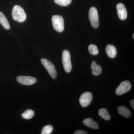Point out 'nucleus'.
Returning a JSON list of instances; mask_svg holds the SVG:
<instances>
[{
  "label": "nucleus",
  "instance_id": "nucleus-10",
  "mask_svg": "<svg viewBox=\"0 0 134 134\" xmlns=\"http://www.w3.org/2000/svg\"><path fill=\"white\" fill-rule=\"evenodd\" d=\"M105 50L107 54L110 58H114L117 55V50L113 45H107L106 47Z\"/></svg>",
  "mask_w": 134,
  "mask_h": 134
},
{
  "label": "nucleus",
  "instance_id": "nucleus-7",
  "mask_svg": "<svg viewBox=\"0 0 134 134\" xmlns=\"http://www.w3.org/2000/svg\"><path fill=\"white\" fill-rule=\"evenodd\" d=\"M92 99V96L91 93L89 92H86L82 94L80 97L79 102L82 107H86L90 104Z\"/></svg>",
  "mask_w": 134,
  "mask_h": 134
},
{
  "label": "nucleus",
  "instance_id": "nucleus-18",
  "mask_svg": "<svg viewBox=\"0 0 134 134\" xmlns=\"http://www.w3.org/2000/svg\"><path fill=\"white\" fill-rule=\"evenodd\" d=\"M72 0H54V2L58 5L61 6H68L70 4Z\"/></svg>",
  "mask_w": 134,
  "mask_h": 134
},
{
  "label": "nucleus",
  "instance_id": "nucleus-13",
  "mask_svg": "<svg viewBox=\"0 0 134 134\" xmlns=\"http://www.w3.org/2000/svg\"><path fill=\"white\" fill-rule=\"evenodd\" d=\"M83 123L86 126L93 129H97L99 127V125L97 122H95L92 119L88 118L83 121Z\"/></svg>",
  "mask_w": 134,
  "mask_h": 134
},
{
  "label": "nucleus",
  "instance_id": "nucleus-21",
  "mask_svg": "<svg viewBox=\"0 0 134 134\" xmlns=\"http://www.w3.org/2000/svg\"><path fill=\"white\" fill-rule=\"evenodd\" d=\"M130 105L132 106V108L134 109V99H132L130 100Z\"/></svg>",
  "mask_w": 134,
  "mask_h": 134
},
{
  "label": "nucleus",
  "instance_id": "nucleus-16",
  "mask_svg": "<svg viewBox=\"0 0 134 134\" xmlns=\"http://www.w3.org/2000/svg\"><path fill=\"white\" fill-rule=\"evenodd\" d=\"M34 116V112L32 110H28L23 113L22 116L23 118L26 119H31Z\"/></svg>",
  "mask_w": 134,
  "mask_h": 134
},
{
  "label": "nucleus",
  "instance_id": "nucleus-19",
  "mask_svg": "<svg viewBox=\"0 0 134 134\" xmlns=\"http://www.w3.org/2000/svg\"><path fill=\"white\" fill-rule=\"evenodd\" d=\"M53 130V127L50 125H47L43 127L41 132V134H50Z\"/></svg>",
  "mask_w": 134,
  "mask_h": 134
},
{
  "label": "nucleus",
  "instance_id": "nucleus-12",
  "mask_svg": "<svg viewBox=\"0 0 134 134\" xmlns=\"http://www.w3.org/2000/svg\"><path fill=\"white\" fill-rule=\"evenodd\" d=\"M91 68L92 70V74L94 76L99 75L102 72V68L100 66L97 65L96 61H93L91 63Z\"/></svg>",
  "mask_w": 134,
  "mask_h": 134
},
{
  "label": "nucleus",
  "instance_id": "nucleus-22",
  "mask_svg": "<svg viewBox=\"0 0 134 134\" xmlns=\"http://www.w3.org/2000/svg\"><path fill=\"white\" fill-rule=\"evenodd\" d=\"M134 34H133V38H134Z\"/></svg>",
  "mask_w": 134,
  "mask_h": 134
},
{
  "label": "nucleus",
  "instance_id": "nucleus-14",
  "mask_svg": "<svg viewBox=\"0 0 134 134\" xmlns=\"http://www.w3.org/2000/svg\"><path fill=\"white\" fill-rule=\"evenodd\" d=\"M0 23L5 29L9 30L10 26L7 19L2 12L0 11Z\"/></svg>",
  "mask_w": 134,
  "mask_h": 134
},
{
  "label": "nucleus",
  "instance_id": "nucleus-1",
  "mask_svg": "<svg viewBox=\"0 0 134 134\" xmlns=\"http://www.w3.org/2000/svg\"><path fill=\"white\" fill-rule=\"evenodd\" d=\"M12 15L13 19L17 22L22 23L26 19V15L23 9L19 5H15L12 8Z\"/></svg>",
  "mask_w": 134,
  "mask_h": 134
},
{
  "label": "nucleus",
  "instance_id": "nucleus-4",
  "mask_svg": "<svg viewBox=\"0 0 134 134\" xmlns=\"http://www.w3.org/2000/svg\"><path fill=\"white\" fill-rule=\"evenodd\" d=\"M89 18L92 27L94 28H97L99 26V19L97 10L94 7H92L90 8L89 12Z\"/></svg>",
  "mask_w": 134,
  "mask_h": 134
},
{
  "label": "nucleus",
  "instance_id": "nucleus-11",
  "mask_svg": "<svg viewBox=\"0 0 134 134\" xmlns=\"http://www.w3.org/2000/svg\"><path fill=\"white\" fill-rule=\"evenodd\" d=\"M117 111L119 114L126 118L131 117L132 113L128 108L123 106H120L117 108Z\"/></svg>",
  "mask_w": 134,
  "mask_h": 134
},
{
  "label": "nucleus",
  "instance_id": "nucleus-6",
  "mask_svg": "<svg viewBox=\"0 0 134 134\" xmlns=\"http://www.w3.org/2000/svg\"><path fill=\"white\" fill-rule=\"evenodd\" d=\"M132 88V85L130 82L125 81L122 82L116 89V94L119 96L123 95L129 91Z\"/></svg>",
  "mask_w": 134,
  "mask_h": 134
},
{
  "label": "nucleus",
  "instance_id": "nucleus-2",
  "mask_svg": "<svg viewBox=\"0 0 134 134\" xmlns=\"http://www.w3.org/2000/svg\"><path fill=\"white\" fill-rule=\"evenodd\" d=\"M62 62L64 70L67 73H70L72 69V65L70 52L66 50H64L62 53Z\"/></svg>",
  "mask_w": 134,
  "mask_h": 134
},
{
  "label": "nucleus",
  "instance_id": "nucleus-9",
  "mask_svg": "<svg viewBox=\"0 0 134 134\" xmlns=\"http://www.w3.org/2000/svg\"><path fill=\"white\" fill-rule=\"evenodd\" d=\"M117 14L120 19L122 20H125L127 17V12L126 9L122 3H118L117 5Z\"/></svg>",
  "mask_w": 134,
  "mask_h": 134
},
{
  "label": "nucleus",
  "instance_id": "nucleus-20",
  "mask_svg": "<svg viewBox=\"0 0 134 134\" xmlns=\"http://www.w3.org/2000/svg\"><path fill=\"white\" fill-rule=\"evenodd\" d=\"M74 134H87V132L83 131V130H77L74 133Z\"/></svg>",
  "mask_w": 134,
  "mask_h": 134
},
{
  "label": "nucleus",
  "instance_id": "nucleus-3",
  "mask_svg": "<svg viewBox=\"0 0 134 134\" xmlns=\"http://www.w3.org/2000/svg\"><path fill=\"white\" fill-rule=\"evenodd\" d=\"M52 21L53 27L56 31L62 32L64 30V22L62 16L58 15L53 16Z\"/></svg>",
  "mask_w": 134,
  "mask_h": 134
},
{
  "label": "nucleus",
  "instance_id": "nucleus-5",
  "mask_svg": "<svg viewBox=\"0 0 134 134\" xmlns=\"http://www.w3.org/2000/svg\"><path fill=\"white\" fill-rule=\"evenodd\" d=\"M41 61L42 64L48 71L50 76L53 79H55L57 77V72L53 64L50 61L46 59H41Z\"/></svg>",
  "mask_w": 134,
  "mask_h": 134
},
{
  "label": "nucleus",
  "instance_id": "nucleus-15",
  "mask_svg": "<svg viewBox=\"0 0 134 134\" xmlns=\"http://www.w3.org/2000/svg\"><path fill=\"white\" fill-rule=\"evenodd\" d=\"M98 114L100 117L106 120H109L110 119V116L108 111L105 108H102L99 109Z\"/></svg>",
  "mask_w": 134,
  "mask_h": 134
},
{
  "label": "nucleus",
  "instance_id": "nucleus-8",
  "mask_svg": "<svg viewBox=\"0 0 134 134\" xmlns=\"http://www.w3.org/2000/svg\"><path fill=\"white\" fill-rule=\"evenodd\" d=\"M17 81L21 84L29 85L35 83L37 81V79L31 76H20L17 77Z\"/></svg>",
  "mask_w": 134,
  "mask_h": 134
},
{
  "label": "nucleus",
  "instance_id": "nucleus-17",
  "mask_svg": "<svg viewBox=\"0 0 134 134\" xmlns=\"http://www.w3.org/2000/svg\"><path fill=\"white\" fill-rule=\"evenodd\" d=\"M89 52L93 55H97L98 54L99 51L97 46L94 44H91L88 47Z\"/></svg>",
  "mask_w": 134,
  "mask_h": 134
}]
</instances>
